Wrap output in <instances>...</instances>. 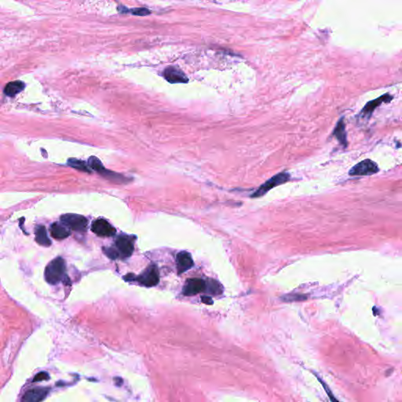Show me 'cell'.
Segmentation results:
<instances>
[{
    "instance_id": "obj_3",
    "label": "cell",
    "mask_w": 402,
    "mask_h": 402,
    "mask_svg": "<svg viewBox=\"0 0 402 402\" xmlns=\"http://www.w3.org/2000/svg\"><path fill=\"white\" fill-rule=\"evenodd\" d=\"M289 175L287 173H280L278 175L273 176L269 180L266 182L263 185H261L259 189L253 193L251 197L257 198V197H262L274 187L285 183L286 182L289 180Z\"/></svg>"
},
{
    "instance_id": "obj_18",
    "label": "cell",
    "mask_w": 402,
    "mask_h": 402,
    "mask_svg": "<svg viewBox=\"0 0 402 402\" xmlns=\"http://www.w3.org/2000/svg\"><path fill=\"white\" fill-rule=\"evenodd\" d=\"M206 290L209 291V293L212 294V295H219L222 292V288L221 285L218 283L217 281H213V280H211V281L207 282Z\"/></svg>"
},
{
    "instance_id": "obj_17",
    "label": "cell",
    "mask_w": 402,
    "mask_h": 402,
    "mask_svg": "<svg viewBox=\"0 0 402 402\" xmlns=\"http://www.w3.org/2000/svg\"><path fill=\"white\" fill-rule=\"evenodd\" d=\"M68 165L72 167L73 168L77 169V170H82L85 172H90L89 167L85 164L84 161L81 160H76V159H70L68 160Z\"/></svg>"
},
{
    "instance_id": "obj_9",
    "label": "cell",
    "mask_w": 402,
    "mask_h": 402,
    "mask_svg": "<svg viewBox=\"0 0 402 402\" xmlns=\"http://www.w3.org/2000/svg\"><path fill=\"white\" fill-rule=\"evenodd\" d=\"M48 388H34L25 393L21 402H41L48 395Z\"/></svg>"
},
{
    "instance_id": "obj_4",
    "label": "cell",
    "mask_w": 402,
    "mask_h": 402,
    "mask_svg": "<svg viewBox=\"0 0 402 402\" xmlns=\"http://www.w3.org/2000/svg\"><path fill=\"white\" fill-rule=\"evenodd\" d=\"M379 171L377 164L371 160H365L361 161L359 164H356L350 170V175L352 176H363V175H371L376 174Z\"/></svg>"
},
{
    "instance_id": "obj_23",
    "label": "cell",
    "mask_w": 402,
    "mask_h": 402,
    "mask_svg": "<svg viewBox=\"0 0 402 402\" xmlns=\"http://www.w3.org/2000/svg\"><path fill=\"white\" fill-rule=\"evenodd\" d=\"M202 302L203 303L207 304V305H211V304L213 303L212 298L207 297V296H202Z\"/></svg>"
},
{
    "instance_id": "obj_1",
    "label": "cell",
    "mask_w": 402,
    "mask_h": 402,
    "mask_svg": "<svg viewBox=\"0 0 402 402\" xmlns=\"http://www.w3.org/2000/svg\"><path fill=\"white\" fill-rule=\"evenodd\" d=\"M66 262L61 257L52 260L45 269V279L50 285H57L66 274Z\"/></svg>"
},
{
    "instance_id": "obj_20",
    "label": "cell",
    "mask_w": 402,
    "mask_h": 402,
    "mask_svg": "<svg viewBox=\"0 0 402 402\" xmlns=\"http://www.w3.org/2000/svg\"><path fill=\"white\" fill-rule=\"evenodd\" d=\"M104 252L105 253L107 256L109 257V259H117L119 257V253L117 251V249H113V248H109V249H103Z\"/></svg>"
},
{
    "instance_id": "obj_8",
    "label": "cell",
    "mask_w": 402,
    "mask_h": 402,
    "mask_svg": "<svg viewBox=\"0 0 402 402\" xmlns=\"http://www.w3.org/2000/svg\"><path fill=\"white\" fill-rule=\"evenodd\" d=\"M117 251L119 253V257L127 258L132 255L134 251V244L131 239L127 236H119L116 240Z\"/></svg>"
},
{
    "instance_id": "obj_10",
    "label": "cell",
    "mask_w": 402,
    "mask_h": 402,
    "mask_svg": "<svg viewBox=\"0 0 402 402\" xmlns=\"http://www.w3.org/2000/svg\"><path fill=\"white\" fill-rule=\"evenodd\" d=\"M176 263L179 274L185 273V271L190 269L194 265L191 254L186 251H182L177 254Z\"/></svg>"
},
{
    "instance_id": "obj_7",
    "label": "cell",
    "mask_w": 402,
    "mask_h": 402,
    "mask_svg": "<svg viewBox=\"0 0 402 402\" xmlns=\"http://www.w3.org/2000/svg\"><path fill=\"white\" fill-rule=\"evenodd\" d=\"M93 232L100 236H113L117 233L115 228L105 219H97L91 226Z\"/></svg>"
},
{
    "instance_id": "obj_6",
    "label": "cell",
    "mask_w": 402,
    "mask_h": 402,
    "mask_svg": "<svg viewBox=\"0 0 402 402\" xmlns=\"http://www.w3.org/2000/svg\"><path fill=\"white\" fill-rule=\"evenodd\" d=\"M207 283L201 278H192L187 280L183 287V293L184 296H193L206 291Z\"/></svg>"
},
{
    "instance_id": "obj_16",
    "label": "cell",
    "mask_w": 402,
    "mask_h": 402,
    "mask_svg": "<svg viewBox=\"0 0 402 402\" xmlns=\"http://www.w3.org/2000/svg\"><path fill=\"white\" fill-rule=\"evenodd\" d=\"M333 134L341 143L347 146V134H346L344 121H343V119H340L339 123H337V126L335 128L334 133Z\"/></svg>"
},
{
    "instance_id": "obj_12",
    "label": "cell",
    "mask_w": 402,
    "mask_h": 402,
    "mask_svg": "<svg viewBox=\"0 0 402 402\" xmlns=\"http://www.w3.org/2000/svg\"><path fill=\"white\" fill-rule=\"evenodd\" d=\"M392 99H393V97L391 95L386 94V95H384V96L380 97L379 99L371 100L369 102H368L366 105L364 107L362 113H365V114H370V113L374 111V109H376V107L380 106L383 103L389 102V101L392 100Z\"/></svg>"
},
{
    "instance_id": "obj_21",
    "label": "cell",
    "mask_w": 402,
    "mask_h": 402,
    "mask_svg": "<svg viewBox=\"0 0 402 402\" xmlns=\"http://www.w3.org/2000/svg\"><path fill=\"white\" fill-rule=\"evenodd\" d=\"M132 13L137 16H146L150 15V11L146 8H135L132 10Z\"/></svg>"
},
{
    "instance_id": "obj_22",
    "label": "cell",
    "mask_w": 402,
    "mask_h": 402,
    "mask_svg": "<svg viewBox=\"0 0 402 402\" xmlns=\"http://www.w3.org/2000/svg\"><path fill=\"white\" fill-rule=\"evenodd\" d=\"M48 379H49V376H48V373L40 372V373L38 374L37 376H35L34 381H41V380H48Z\"/></svg>"
},
{
    "instance_id": "obj_5",
    "label": "cell",
    "mask_w": 402,
    "mask_h": 402,
    "mask_svg": "<svg viewBox=\"0 0 402 402\" xmlns=\"http://www.w3.org/2000/svg\"><path fill=\"white\" fill-rule=\"evenodd\" d=\"M136 280L146 287H154L157 285L160 281L159 271L156 266H150Z\"/></svg>"
},
{
    "instance_id": "obj_19",
    "label": "cell",
    "mask_w": 402,
    "mask_h": 402,
    "mask_svg": "<svg viewBox=\"0 0 402 402\" xmlns=\"http://www.w3.org/2000/svg\"><path fill=\"white\" fill-rule=\"evenodd\" d=\"M317 378H318V380L320 381V384H321V385H322L324 390H325V392H326L327 394H328V398L330 399L331 402H339V401L337 400L336 398H335L334 394H333V392L331 391V390L329 389V387H328V385H327V384H325L322 380H320L319 376H317Z\"/></svg>"
},
{
    "instance_id": "obj_2",
    "label": "cell",
    "mask_w": 402,
    "mask_h": 402,
    "mask_svg": "<svg viewBox=\"0 0 402 402\" xmlns=\"http://www.w3.org/2000/svg\"><path fill=\"white\" fill-rule=\"evenodd\" d=\"M61 220L64 225L78 232H85L87 228V219L84 216L80 215L66 214L61 217Z\"/></svg>"
},
{
    "instance_id": "obj_11",
    "label": "cell",
    "mask_w": 402,
    "mask_h": 402,
    "mask_svg": "<svg viewBox=\"0 0 402 402\" xmlns=\"http://www.w3.org/2000/svg\"><path fill=\"white\" fill-rule=\"evenodd\" d=\"M164 78L171 84H183L188 82V79L183 71L175 67L167 68L164 71Z\"/></svg>"
},
{
    "instance_id": "obj_14",
    "label": "cell",
    "mask_w": 402,
    "mask_h": 402,
    "mask_svg": "<svg viewBox=\"0 0 402 402\" xmlns=\"http://www.w3.org/2000/svg\"><path fill=\"white\" fill-rule=\"evenodd\" d=\"M25 84L17 80L13 82L9 83L6 85L4 88V94L9 97H15L19 93L21 92L25 89Z\"/></svg>"
},
{
    "instance_id": "obj_13",
    "label": "cell",
    "mask_w": 402,
    "mask_h": 402,
    "mask_svg": "<svg viewBox=\"0 0 402 402\" xmlns=\"http://www.w3.org/2000/svg\"><path fill=\"white\" fill-rule=\"evenodd\" d=\"M50 234L53 238L63 240L69 236L71 233L67 228L62 226L61 224L54 222L50 226Z\"/></svg>"
},
{
    "instance_id": "obj_15",
    "label": "cell",
    "mask_w": 402,
    "mask_h": 402,
    "mask_svg": "<svg viewBox=\"0 0 402 402\" xmlns=\"http://www.w3.org/2000/svg\"><path fill=\"white\" fill-rule=\"evenodd\" d=\"M35 240L42 246L49 247L51 245V241L48 237L47 230L43 226H37L35 229Z\"/></svg>"
}]
</instances>
